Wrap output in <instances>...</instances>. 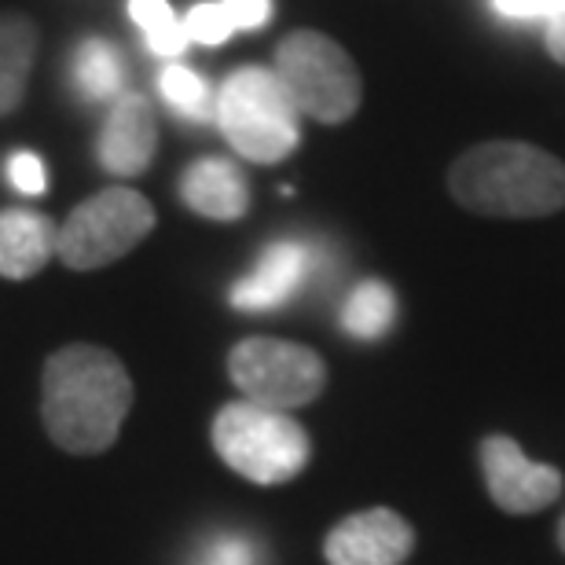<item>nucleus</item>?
Wrapping results in <instances>:
<instances>
[{
    "mask_svg": "<svg viewBox=\"0 0 565 565\" xmlns=\"http://www.w3.org/2000/svg\"><path fill=\"white\" fill-rule=\"evenodd\" d=\"M132 408L126 364L99 345H66L49 356L41 382V419L49 437L74 456H99L118 440Z\"/></svg>",
    "mask_w": 565,
    "mask_h": 565,
    "instance_id": "obj_1",
    "label": "nucleus"
},
{
    "mask_svg": "<svg viewBox=\"0 0 565 565\" xmlns=\"http://www.w3.org/2000/svg\"><path fill=\"white\" fill-rule=\"evenodd\" d=\"M448 188L484 217H547L565 206V166L533 143H481L451 166Z\"/></svg>",
    "mask_w": 565,
    "mask_h": 565,
    "instance_id": "obj_2",
    "label": "nucleus"
},
{
    "mask_svg": "<svg viewBox=\"0 0 565 565\" xmlns=\"http://www.w3.org/2000/svg\"><path fill=\"white\" fill-rule=\"evenodd\" d=\"M298 104L276 71L243 66L224 82L217 96V126L235 151L250 162H282L301 140Z\"/></svg>",
    "mask_w": 565,
    "mask_h": 565,
    "instance_id": "obj_3",
    "label": "nucleus"
},
{
    "mask_svg": "<svg viewBox=\"0 0 565 565\" xmlns=\"http://www.w3.org/2000/svg\"><path fill=\"white\" fill-rule=\"evenodd\" d=\"M213 448L239 478L254 484H282L309 462V434L287 412L254 401L224 404L213 419Z\"/></svg>",
    "mask_w": 565,
    "mask_h": 565,
    "instance_id": "obj_4",
    "label": "nucleus"
},
{
    "mask_svg": "<svg viewBox=\"0 0 565 565\" xmlns=\"http://www.w3.org/2000/svg\"><path fill=\"white\" fill-rule=\"evenodd\" d=\"M273 71L287 85L301 115L327 121V126L353 118L364 96L360 71L349 52L316 30H294L290 38H282Z\"/></svg>",
    "mask_w": 565,
    "mask_h": 565,
    "instance_id": "obj_5",
    "label": "nucleus"
},
{
    "mask_svg": "<svg viewBox=\"0 0 565 565\" xmlns=\"http://www.w3.org/2000/svg\"><path fill=\"white\" fill-rule=\"evenodd\" d=\"M154 228V206L132 188H107L82 202L60 228L63 265L74 273H93L118 257H126L132 246L143 243Z\"/></svg>",
    "mask_w": 565,
    "mask_h": 565,
    "instance_id": "obj_6",
    "label": "nucleus"
},
{
    "mask_svg": "<svg viewBox=\"0 0 565 565\" xmlns=\"http://www.w3.org/2000/svg\"><path fill=\"white\" fill-rule=\"evenodd\" d=\"M228 375L246 401L273 412L305 408L323 393L327 367L309 345L282 338H246L228 353Z\"/></svg>",
    "mask_w": 565,
    "mask_h": 565,
    "instance_id": "obj_7",
    "label": "nucleus"
},
{
    "mask_svg": "<svg viewBox=\"0 0 565 565\" xmlns=\"http://www.w3.org/2000/svg\"><path fill=\"white\" fill-rule=\"evenodd\" d=\"M481 467L495 507L507 514L544 511L547 503H555L562 495V473L555 467H544V462L525 459L518 440L511 437H484Z\"/></svg>",
    "mask_w": 565,
    "mask_h": 565,
    "instance_id": "obj_8",
    "label": "nucleus"
},
{
    "mask_svg": "<svg viewBox=\"0 0 565 565\" xmlns=\"http://www.w3.org/2000/svg\"><path fill=\"white\" fill-rule=\"evenodd\" d=\"M412 547V525L390 507H371V511L349 514L327 533L323 555L331 565H401Z\"/></svg>",
    "mask_w": 565,
    "mask_h": 565,
    "instance_id": "obj_9",
    "label": "nucleus"
},
{
    "mask_svg": "<svg viewBox=\"0 0 565 565\" xmlns=\"http://www.w3.org/2000/svg\"><path fill=\"white\" fill-rule=\"evenodd\" d=\"M158 126L154 110L140 93H121L99 132V166L115 177H140L154 162Z\"/></svg>",
    "mask_w": 565,
    "mask_h": 565,
    "instance_id": "obj_10",
    "label": "nucleus"
},
{
    "mask_svg": "<svg viewBox=\"0 0 565 565\" xmlns=\"http://www.w3.org/2000/svg\"><path fill=\"white\" fill-rule=\"evenodd\" d=\"M309 246L282 239L273 243L262 254V262L246 279H239L232 287V305L243 312H265V309H279L282 301L294 298V290L301 287L305 276H309Z\"/></svg>",
    "mask_w": 565,
    "mask_h": 565,
    "instance_id": "obj_11",
    "label": "nucleus"
},
{
    "mask_svg": "<svg viewBox=\"0 0 565 565\" xmlns=\"http://www.w3.org/2000/svg\"><path fill=\"white\" fill-rule=\"evenodd\" d=\"M60 250V232L44 213L4 210L0 213V276L30 279Z\"/></svg>",
    "mask_w": 565,
    "mask_h": 565,
    "instance_id": "obj_12",
    "label": "nucleus"
},
{
    "mask_svg": "<svg viewBox=\"0 0 565 565\" xmlns=\"http://www.w3.org/2000/svg\"><path fill=\"white\" fill-rule=\"evenodd\" d=\"M180 195L191 210L210 221H239L250 206L246 177L228 158H199L180 180Z\"/></svg>",
    "mask_w": 565,
    "mask_h": 565,
    "instance_id": "obj_13",
    "label": "nucleus"
},
{
    "mask_svg": "<svg viewBox=\"0 0 565 565\" xmlns=\"http://www.w3.org/2000/svg\"><path fill=\"white\" fill-rule=\"evenodd\" d=\"M33 52H38V26L22 15L0 11V115H11L22 104Z\"/></svg>",
    "mask_w": 565,
    "mask_h": 565,
    "instance_id": "obj_14",
    "label": "nucleus"
},
{
    "mask_svg": "<svg viewBox=\"0 0 565 565\" xmlns=\"http://www.w3.org/2000/svg\"><path fill=\"white\" fill-rule=\"evenodd\" d=\"M393 316H397V298L386 282L367 279L349 294L345 309H342V327L360 342H375L393 327Z\"/></svg>",
    "mask_w": 565,
    "mask_h": 565,
    "instance_id": "obj_15",
    "label": "nucleus"
},
{
    "mask_svg": "<svg viewBox=\"0 0 565 565\" xmlns=\"http://www.w3.org/2000/svg\"><path fill=\"white\" fill-rule=\"evenodd\" d=\"M74 74H77V88H82L88 99H110V96H118L126 66H121V55L115 44H107L104 38H88L82 49H77Z\"/></svg>",
    "mask_w": 565,
    "mask_h": 565,
    "instance_id": "obj_16",
    "label": "nucleus"
},
{
    "mask_svg": "<svg viewBox=\"0 0 565 565\" xmlns=\"http://www.w3.org/2000/svg\"><path fill=\"white\" fill-rule=\"evenodd\" d=\"M129 15L158 55H180L188 49L184 22H177L173 8L166 0H129Z\"/></svg>",
    "mask_w": 565,
    "mask_h": 565,
    "instance_id": "obj_17",
    "label": "nucleus"
},
{
    "mask_svg": "<svg viewBox=\"0 0 565 565\" xmlns=\"http://www.w3.org/2000/svg\"><path fill=\"white\" fill-rule=\"evenodd\" d=\"M158 85H162V96L169 99V107L180 110L184 118L206 121L210 115H217V104H213V96H210V85L202 82L195 71H188V66L169 63L162 71V77H158Z\"/></svg>",
    "mask_w": 565,
    "mask_h": 565,
    "instance_id": "obj_18",
    "label": "nucleus"
},
{
    "mask_svg": "<svg viewBox=\"0 0 565 565\" xmlns=\"http://www.w3.org/2000/svg\"><path fill=\"white\" fill-rule=\"evenodd\" d=\"M188 41H202V44H224L235 33V22L224 4H195L184 19Z\"/></svg>",
    "mask_w": 565,
    "mask_h": 565,
    "instance_id": "obj_19",
    "label": "nucleus"
},
{
    "mask_svg": "<svg viewBox=\"0 0 565 565\" xmlns=\"http://www.w3.org/2000/svg\"><path fill=\"white\" fill-rule=\"evenodd\" d=\"M8 180H11V188L22 191V195H41V191H44L41 158L30 154V151H15L8 158Z\"/></svg>",
    "mask_w": 565,
    "mask_h": 565,
    "instance_id": "obj_20",
    "label": "nucleus"
},
{
    "mask_svg": "<svg viewBox=\"0 0 565 565\" xmlns=\"http://www.w3.org/2000/svg\"><path fill=\"white\" fill-rule=\"evenodd\" d=\"M206 565H257V551L250 540L243 536H228V540H217L210 547Z\"/></svg>",
    "mask_w": 565,
    "mask_h": 565,
    "instance_id": "obj_21",
    "label": "nucleus"
},
{
    "mask_svg": "<svg viewBox=\"0 0 565 565\" xmlns=\"http://www.w3.org/2000/svg\"><path fill=\"white\" fill-rule=\"evenodd\" d=\"M221 4L228 8L235 30H254L273 15V0H221Z\"/></svg>",
    "mask_w": 565,
    "mask_h": 565,
    "instance_id": "obj_22",
    "label": "nucleus"
},
{
    "mask_svg": "<svg viewBox=\"0 0 565 565\" xmlns=\"http://www.w3.org/2000/svg\"><path fill=\"white\" fill-rule=\"evenodd\" d=\"M495 11L511 19H533V15H555V11L565 8V0H492Z\"/></svg>",
    "mask_w": 565,
    "mask_h": 565,
    "instance_id": "obj_23",
    "label": "nucleus"
},
{
    "mask_svg": "<svg viewBox=\"0 0 565 565\" xmlns=\"http://www.w3.org/2000/svg\"><path fill=\"white\" fill-rule=\"evenodd\" d=\"M547 49L558 63H565V8L547 19Z\"/></svg>",
    "mask_w": 565,
    "mask_h": 565,
    "instance_id": "obj_24",
    "label": "nucleus"
},
{
    "mask_svg": "<svg viewBox=\"0 0 565 565\" xmlns=\"http://www.w3.org/2000/svg\"><path fill=\"white\" fill-rule=\"evenodd\" d=\"M558 547L565 551V518H562V525H558Z\"/></svg>",
    "mask_w": 565,
    "mask_h": 565,
    "instance_id": "obj_25",
    "label": "nucleus"
}]
</instances>
